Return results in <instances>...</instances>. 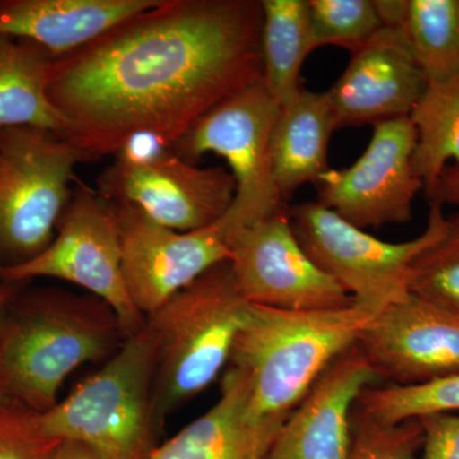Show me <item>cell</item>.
Wrapping results in <instances>:
<instances>
[{
    "mask_svg": "<svg viewBox=\"0 0 459 459\" xmlns=\"http://www.w3.org/2000/svg\"><path fill=\"white\" fill-rule=\"evenodd\" d=\"M261 2L162 0L54 59L47 93L82 161L135 133L171 147L199 117L263 81Z\"/></svg>",
    "mask_w": 459,
    "mask_h": 459,
    "instance_id": "6da1fadb",
    "label": "cell"
},
{
    "mask_svg": "<svg viewBox=\"0 0 459 459\" xmlns=\"http://www.w3.org/2000/svg\"><path fill=\"white\" fill-rule=\"evenodd\" d=\"M126 337L113 309L96 296L41 290L9 301L0 320V395L44 413L66 377L104 360Z\"/></svg>",
    "mask_w": 459,
    "mask_h": 459,
    "instance_id": "7a4b0ae2",
    "label": "cell"
},
{
    "mask_svg": "<svg viewBox=\"0 0 459 459\" xmlns=\"http://www.w3.org/2000/svg\"><path fill=\"white\" fill-rule=\"evenodd\" d=\"M374 316L355 304L309 312L250 305L228 365L246 377L250 416L287 418Z\"/></svg>",
    "mask_w": 459,
    "mask_h": 459,
    "instance_id": "3957f363",
    "label": "cell"
},
{
    "mask_svg": "<svg viewBox=\"0 0 459 459\" xmlns=\"http://www.w3.org/2000/svg\"><path fill=\"white\" fill-rule=\"evenodd\" d=\"M250 305L230 262H223L146 316L156 342L152 400L157 430L228 368Z\"/></svg>",
    "mask_w": 459,
    "mask_h": 459,
    "instance_id": "277c9868",
    "label": "cell"
},
{
    "mask_svg": "<svg viewBox=\"0 0 459 459\" xmlns=\"http://www.w3.org/2000/svg\"><path fill=\"white\" fill-rule=\"evenodd\" d=\"M155 373V337L144 322L99 373L40 413L42 430L59 442L83 444L102 459H147L156 448Z\"/></svg>",
    "mask_w": 459,
    "mask_h": 459,
    "instance_id": "5b68a950",
    "label": "cell"
},
{
    "mask_svg": "<svg viewBox=\"0 0 459 459\" xmlns=\"http://www.w3.org/2000/svg\"><path fill=\"white\" fill-rule=\"evenodd\" d=\"M289 216L310 259L351 296L353 304L376 316L410 295L413 262L448 226V217L437 204H430L424 232L403 243L373 237L316 201L289 208Z\"/></svg>",
    "mask_w": 459,
    "mask_h": 459,
    "instance_id": "8992f818",
    "label": "cell"
},
{
    "mask_svg": "<svg viewBox=\"0 0 459 459\" xmlns=\"http://www.w3.org/2000/svg\"><path fill=\"white\" fill-rule=\"evenodd\" d=\"M77 151L35 126L0 131V268L44 252L71 199Z\"/></svg>",
    "mask_w": 459,
    "mask_h": 459,
    "instance_id": "52a82bcc",
    "label": "cell"
},
{
    "mask_svg": "<svg viewBox=\"0 0 459 459\" xmlns=\"http://www.w3.org/2000/svg\"><path fill=\"white\" fill-rule=\"evenodd\" d=\"M280 108L261 81L199 117L172 146L190 164L207 153L228 162L237 195L220 222L231 240L240 230L289 208L281 204L272 169V132Z\"/></svg>",
    "mask_w": 459,
    "mask_h": 459,
    "instance_id": "ba28073f",
    "label": "cell"
},
{
    "mask_svg": "<svg viewBox=\"0 0 459 459\" xmlns=\"http://www.w3.org/2000/svg\"><path fill=\"white\" fill-rule=\"evenodd\" d=\"M49 247L22 264L0 268V281L11 285L32 279H56L82 287L107 303L128 338L146 316L135 307L123 273L122 243L113 204L75 180L71 199Z\"/></svg>",
    "mask_w": 459,
    "mask_h": 459,
    "instance_id": "9c48e42d",
    "label": "cell"
},
{
    "mask_svg": "<svg viewBox=\"0 0 459 459\" xmlns=\"http://www.w3.org/2000/svg\"><path fill=\"white\" fill-rule=\"evenodd\" d=\"M416 142L410 117L376 124L367 150L351 166L331 168L316 181V202L362 230L410 222L424 189L412 170Z\"/></svg>",
    "mask_w": 459,
    "mask_h": 459,
    "instance_id": "30bf717a",
    "label": "cell"
},
{
    "mask_svg": "<svg viewBox=\"0 0 459 459\" xmlns=\"http://www.w3.org/2000/svg\"><path fill=\"white\" fill-rule=\"evenodd\" d=\"M232 273L250 304L282 310H340L353 299L305 253L289 208L247 226L231 240Z\"/></svg>",
    "mask_w": 459,
    "mask_h": 459,
    "instance_id": "8fae6325",
    "label": "cell"
},
{
    "mask_svg": "<svg viewBox=\"0 0 459 459\" xmlns=\"http://www.w3.org/2000/svg\"><path fill=\"white\" fill-rule=\"evenodd\" d=\"M113 205L124 279L133 303L144 316L231 258V235L220 221L195 231H175L153 221L135 205Z\"/></svg>",
    "mask_w": 459,
    "mask_h": 459,
    "instance_id": "7c38bea8",
    "label": "cell"
},
{
    "mask_svg": "<svg viewBox=\"0 0 459 459\" xmlns=\"http://www.w3.org/2000/svg\"><path fill=\"white\" fill-rule=\"evenodd\" d=\"M99 195L110 204H133L151 220L175 230L195 231L228 213L237 183L222 166L198 168L170 150L144 166L114 164L100 175Z\"/></svg>",
    "mask_w": 459,
    "mask_h": 459,
    "instance_id": "4fadbf2b",
    "label": "cell"
},
{
    "mask_svg": "<svg viewBox=\"0 0 459 459\" xmlns=\"http://www.w3.org/2000/svg\"><path fill=\"white\" fill-rule=\"evenodd\" d=\"M358 344L386 385H420L459 374V316L412 295L377 313Z\"/></svg>",
    "mask_w": 459,
    "mask_h": 459,
    "instance_id": "5bb4252c",
    "label": "cell"
},
{
    "mask_svg": "<svg viewBox=\"0 0 459 459\" xmlns=\"http://www.w3.org/2000/svg\"><path fill=\"white\" fill-rule=\"evenodd\" d=\"M351 56L327 92L337 129L410 117L428 82L403 29L383 27Z\"/></svg>",
    "mask_w": 459,
    "mask_h": 459,
    "instance_id": "9a60e30c",
    "label": "cell"
},
{
    "mask_svg": "<svg viewBox=\"0 0 459 459\" xmlns=\"http://www.w3.org/2000/svg\"><path fill=\"white\" fill-rule=\"evenodd\" d=\"M383 385L359 344L341 353L292 410L264 459H346L362 392Z\"/></svg>",
    "mask_w": 459,
    "mask_h": 459,
    "instance_id": "2e32d148",
    "label": "cell"
},
{
    "mask_svg": "<svg viewBox=\"0 0 459 459\" xmlns=\"http://www.w3.org/2000/svg\"><path fill=\"white\" fill-rule=\"evenodd\" d=\"M246 377L226 368L219 401L147 459H264L285 420H256L247 410Z\"/></svg>",
    "mask_w": 459,
    "mask_h": 459,
    "instance_id": "e0dca14e",
    "label": "cell"
},
{
    "mask_svg": "<svg viewBox=\"0 0 459 459\" xmlns=\"http://www.w3.org/2000/svg\"><path fill=\"white\" fill-rule=\"evenodd\" d=\"M162 0H0V35L35 42L54 57L96 40Z\"/></svg>",
    "mask_w": 459,
    "mask_h": 459,
    "instance_id": "ac0fdd59",
    "label": "cell"
},
{
    "mask_svg": "<svg viewBox=\"0 0 459 459\" xmlns=\"http://www.w3.org/2000/svg\"><path fill=\"white\" fill-rule=\"evenodd\" d=\"M334 131L336 115L327 92L304 89L280 108L271 153L281 204L287 207L304 184H316L331 169L328 151Z\"/></svg>",
    "mask_w": 459,
    "mask_h": 459,
    "instance_id": "d6986e66",
    "label": "cell"
},
{
    "mask_svg": "<svg viewBox=\"0 0 459 459\" xmlns=\"http://www.w3.org/2000/svg\"><path fill=\"white\" fill-rule=\"evenodd\" d=\"M54 59L35 42L0 35V131L35 126L62 135L65 124L47 93Z\"/></svg>",
    "mask_w": 459,
    "mask_h": 459,
    "instance_id": "ffe728a7",
    "label": "cell"
},
{
    "mask_svg": "<svg viewBox=\"0 0 459 459\" xmlns=\"http://www.w3.org/2000/svg\"><path fill=\"white\" fill-rule=\"evenodd\" d=\"M263 83L280 107L304 90L301 68L314 50L309 0H261Z\"/></svg>",
    "mask_w": 459,
    "mask_h": 459,
    "instance_id": "44dd1931",
    "label": "cell"
},
{
    "mask_svg": "<svg viewBox=\"0 0 459 459\" xmlns=\"http://www.w3.org/2000/svg\"><path fill=\"white\" fill-rule=\"evenodd\" d=\"M410 119L418 134L413 174L428 189L446 168L459 166V75L428 83Z\"/></svg>",
    "mask_w": 459,
    "mask_h": 459,
    "instance_id": "7402d4cb",
    "label": "cell"
},
{
    "mask_svg": "<svg viewBox=\"0 0 459 459\" xmlns=\"http://www.w3.org/2000/svg\"><path fill=\"white\" fill-rule=\"evenodd\" d=\"M402 29L428 83L459 75V0H407Z\"/></svg>",
    "mask_w": 459,
    "mask_h": 459,
    "instance_id": "603a6c76",
    "label": "cell"
},
{
    "mask_svg": "<svg viewBox=\"0 0 459 459\" xmlns=\"http://www.w3.org/2000/svg\"><path fill=\"white\" fill-rule=\"evenodd\" d=\"M355 409L385 424L437 413H459V374L420 385L370 386L362 392Z\"/></svg>",
    "mask_w": 459,
    "mask_h": 459,
    "instance_id": "cb8c5ba5",
    "label": "cell"
},
{
    "mask_svg": "<svg viewBox=\"0 0 459 459\" xmlns=\"http://www.w3.org/2000/svg\"><path fill=\"white\" fill-rule=\"evenodd\" d=\"M314 50L338 47L355 53L385 27L376 0H309Z\"/></svg>",
    "mask_w": 459,
    "mask_h": 459,
    "instance_id": "d4e9b609",
    "label": "cell"
},
{
    "mask_svg": "<svg viewBox=\"0 0 459 459\" xmlns=\"http://www.w3.org/2000/svg\"><path fill=\"white\" fill-rule=\"evenodd\" d=\"M410 295L459 316V213L446 232L413 262Z\"/></svg>",
    "mask_w": 459,
    "mask_h": 459,
    "instance_id": "484cf974",
    "label": "cell"
},
{
    "mask_svg": "<svg viewBox=\"0 0 459 459\" xmlns=\"http://www.w3.org/2000/svg\"><path fill=\"white\" fill-rule=\"evenodd\" d=\"M352 429L351 451L346 459H416L424 443L418 419L385 424L355 409Z\"/></svg>",
    "mask_w": 459,
    "mask_h": 459,
    "instance_id": "4316f807",
    "label": "cell"
},
{
    "mask_svg": "<svg viewBox=\"0 0 459 459\" xmlns=\"http://www.w3.org/2000/svg\"><path fill=\"white\" fill-rule=\"evenodd\" d=\"M60 443L42 430L40 413L0 402V459H50Z\"/></svg>",
    "mask_w": 459,
    "mask_h": 459,
    "instance_id": "83f0119b",
    "label": "cell"
},
{
    "mask_svg": "<svg viewBox=\"0 0 459 459\" xmlns=\"http://www.w3.org/2000/svg\"><path fill=\"white\" fill-rule=\"evenodd\" d=\"M424 431L422 459H459V413L418 419Z\"/></svg>",
    "mask_w": 459,
    "mask_h": 459,
    "instance_id": "f1b7e54d",
    "label": "cell"
},
{
    "mask_svg": "<svg viewBox=\"0 0 459 459\" xmlns=\"http://www.w3.org/2000/svg\"><path fill=\"white\" fill-rule=\"evenodd\" d=\"M172 150L161 135L155 133L141 132L131 135L115 153V162L128 166L152 164Z\"/></svg>",
    "mask_w": 459,
    "mask_h": 459,
    "instance_id": "f546056e",
    "label": "cell"
},
{
    "mask_svg": "<svg viewBox=\"0 0 459 459\" xmlns=\"http://www.w3.org/2000/svg\"><path fill=\"white\" fill-rule=\"evenodd\" d=\"M429 204L455 205L459 208V166H449L437 181L425 189Z\"/></svg>",
    "mask_w": 459,
    "mask_h": 459,
    "instance_id": "4dcf8cb0",
    "label": "cell"
},
{
    "mask_svg": "<svg viewBox=\"0 0 459 459\" xmlns=\"http://www.w3.org/2000/svg\"><path fill=\"white\" fill-rule=\"evenodd\" d=\"M50 459H102L89 446L75 442H62L56 446Z\"/></svg>",
    "mask_w": 459,
    "mask_h": 459,
    "instance_id": "1f68e13d",
    "label": "cell"
},
{
    "mask_svg": "<svg viewBox=\"0 0 459 459\" xmlns=\"http://www.w3.org/2000/svg\"><path fill=\"white\" fill-rule=\"evenodd\" d=\"M14 295H16L14 285H11V283H2V285H0V320H2L3 316H4L9 301L13 299Z\"/></svg>",
    "mask_w": 459,
    "mask_h": 459,
    "instance_id": "d6a6232c",
    "label": "cell"
},
{
    "mask_svg": "<svg viewBox=\"0 0 459 459\" xmlns=\"http://www.w3.org/2000/svg\"><path fill=\"white\" fill-rule=\"evenodd\" d=\"M4 401H7V400H4V398H3L2 395H0V402H4Z\"/></svg>",
    "mask_w": 459,
    "mask_h": 459,
    "instance_id": "836d02e7",
    "label": "cell"
},
{
    "mask_svg": "<svg viewBox=\"0 0 459 459\" xmlns=\"http://www.w3.org/2000/svg\"><path fill=\"white\" fill-rule=\"evenodd\" d=\"M2 283H4V282H2V281H0V285H2Z\"/></svg>",
    "mask_w": 459,
    "mask_h": 459,
    "instance_id": "e575fe53",
    "label": "cell"
}]
</instances>
